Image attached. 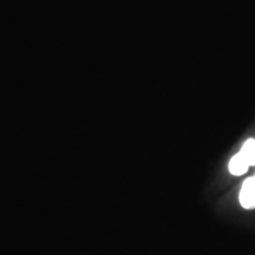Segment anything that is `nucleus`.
Here are the masks:
<instances>
[{
    "mask_svg": "<svg viewBox=\"0 0 255 255\" xmlns=\"http://www.w3.org/2000/svg\"><path fill=\"white\" fill-rule=\"evenodd\" d=\"M240 203L245 209L255 208V180L254 177H248L242 183L240 191Z\"/></svg>",
    "mask_w": 255,
    "mask_h": 255,
    "instance_id": "obj_1",
    "label": "nucleus"
},
{
    "mask_svg": "<svg viewBox=\"0 0 255 255\" xmlns=\"http://www.w3.org/2000/svg\"><path fill=\"white\" fill-rule=\"evenodd\" d=\"M248 168H250V164H248V162L240 152L233 156L231 161H229V171H231L232 175H235V176H241V175L247 173Z\"/></svg>",
    "mask_w": 255,
    "mask_h": 255,
    "instance_id": "obj_2",
    "label": "nucleus"
},
{
    "mask_svg": "<svg viewBox=\"0 0 255 255\" xmlns=\"http://www.w3.org/2000/svg\"><path fill=\"white\" fill-rule=\"evenodd\" d=\"M240 154L244 156L248 164L255 165V139H247L245 144L242 145Z\"/></svg>",
    "mask_w": 255,
    "mask_h": 255,
    "instance_id": "obj_3",
    "label": "nucleus"
},
{
    "mask_svg": "<svg viewBox=\"0 0 255 255\" xmlns=\"http://www.w3.org/2000/svg\"><path fill=\"white\" fill-rule=\"evenodd\" d=\"M254 180H255V176H254Z\"/></svg>",
    "mask_w": 255,
    "mask_h": 255,
    "instance_id": "obj_4",
    "label": "nucleus"
}]
</instances>
